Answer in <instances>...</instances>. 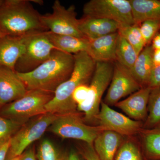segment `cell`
I'll return each mask as SVG.
<instances>
[{
  "label": "cell",
  "mask_w": 160,
  "mask_h": 160,
  "mask_svg": "<svg viewBox=\"0 0 160 160\" xmlns=\"http://www.w3.org/2000/svg\"><path fill=\"white\" fill-rule=\"evenodd\" d=\"M74 66L73 54L54 49L48 59L27 73H18L27 90H41L54 94L58 87L68 79Z\"/></svg>",
  "instance_id": "6da1fadb"
},
{
  "label": "cell",
  "mask_w": 160,
  "mask_h": 160,
  "mask_svg": "<svg viewBox=\"0 0 160 160\" xmlns=\"http://www.w3.org/2000/svg\"><path fill=\"white\" fill-rule=\"evenodd\" d=\"M41 16L27 0H5L0 6V32L23 37L48 31Z\"/></svg>",
  "instance_id": "7a4b0ae2"
},
{
  "label": "cell",
  "mask_w": 160,
  "mask_h": 160,
  "mask_svg": "<svg viewBox=\"0 0 160 160\" xmlns=\"http://www.w3.org/2000/svg\"><path fill=\"white\" fill-rule=\"evenodd\" d=\"M74 66L70 77L61 84L46 105V112L62 115L77 112V105L72 95L78 86L86 84L93 75L96 62L86 52L73 54Z\"/></svg>",
  "instance_id": "3957f363"
},
{
  "label": "cell",
  "mask_w": 160,
  "mask_h": 160,
  "mask_svg": "<svg viewBox=\"0 0 160 160\" xmlns=\"http://www.w3.org/2000/svg\"><path fill=\"white\" fill-rule=\"evenodd\" d=\"M53 95L42 90H28L23 97L1 108L0 116L24 125L29 119L47 112L45 107Z\"/></svg>",
  "instance_id": "277c9868"
},
{
  "label": "cell",
  "mask_w": 160,
  "mask_h": 160,
  "mask_svg": "<svg viewBox=\"0 0 160 160\" xmlns=\"http://www.w3.org/2000/svg\"><path fill=\"white\" fill-rule=\"evenodd\" d=\"M114 62H96L95 68L89 85L88 97L77 109L84 113V122H96L103 94L111 82Z\"/></svg>",
  "instance_id": "5b68a950"
},
{
  "label": "cell",
  "mask_w": 160,
  "mask_h": 160,
  "mask_svg": "<svg viewBox=\"0 0 160 160\" xmlns=\"http://www.w3.org/2000/svg\"><path fill=\"white\" fill-rule=\"evenodd\" d=\"M46 32L26 36L24 52L15 66L17 72L24 73L32 71L48 59L56 49Z\"/></svg>",
  "instance_id": "8992f818"
},
{
  "label": "cell",
  "mask_w": 160,
  "mask_h": 160,
  "mask_svg": "<svg viewBox=\"0 0 160 160\" xmlns=\"http://www.w3.org/2000/svg\"><path fill=\"white\" fill-rule=\"evenodd\" d=\"M49 128L63 138L79 140L89 144H93L96 138L105 130L99 126L85 124L77 112L58 115Z\"/></svg>",
  "instance_id": "52a82bcc"
},
{
  "label": "cell",
  "mask_w": 160,
  "mask_h": 160,
  "mask_svg": "<svg viewBox=\"0 0 160 160\" xmlns=\"http://www.w3.org/2000/svg\"><path fill=\"white\" fill-rule=\"evenodd\" d=\"M83 11L84 17L112 20L121 26L134 24L129 0H91L84 5Z\"/></svg>",
  "instance_id": "ba28073f"
},
{
  "label": "cell",
  "mask_w": 160,
  "mask_h": 160,
  "mask_svg": "<svg viewBox=\"0 0 160 160\" xmlns=\"http://www.w3.org/2000/svg\"><path fill=\"white\" fill-rule=\"evenodd\" d=\"M58 116L46 112L25 123L12 137L7 155L13 157L20 156L27 147L42 137Z\"/></svg>",
  "instance_id": "9c48e42d"
},
{
  "label": "cell",
  "mask_w": 160,
  "mask_h": 160,
  "mask_svg": "<svg viewBox=\"0 0 160 160\" xmlns=\"http://www.w3.org/2000/svg\"><path fill=\"white\" fill-rule=\"evenodd\" d=\"M52 9V13L41 16L42 23L48 31L56 34L85 38L79 29L74 5L66 8L59 1L56 0Z\"/></svg>",
  "instance_id": "30bf717a"
},
{
  "label": "cell",
  "mask_w": 160,
  "mask_h": 160,
  "mask_svg": "<svg viewBox=\"0 0 160 160\" xmlns=\"http://www.w3.org/2000/svg\"><path fill=\"white\" fill-rule=\"evenodd\" d=\"M104 102L115 106L122 98L141 89V86L132 74L130 69L118 61L113 62V71Z\"/></svg>",
  "instance_id": "8fae6325"
},
{
  "label": "cell",
  "mask_w": 160,
  "mask_h": 160,
  "mask_svg": "<svg viewBox=\"0 0 160 160\" xmlns=\"http://www.w3.org/2000/svg\"><path fill=\"white\" fill-rule=\"evenodd\" d=\"M96 122L104 130L115 132L122 136H132L140 133L143 129V123L132 119L111 109L102 102Z\"/></svg>",
  "instance_id": "7c38bea8"
},
{
  "label": "cell",
  "mask_w": 160,
  "mask_h": 160,
  "mask_svg": "<svg viewBox=\"0 0 160 160\" xmlns=\"http://www.w3.org/2000/svg\"><path fill=\"white\" fill-rule=\"evenodd\" d=\"M27 91L15 70L0 66V109L23 97Z\"/></svg>",
  "instance_id": "4fadbf2b"
},
{
  "label": "cell",
  "mask_w": 160,
  "mask_h": 160,
  "mask_svg": "<svg viewBox=\"0 0 160 160\" xmlns=\"http://www.w3.org/2000/svg\"><path fill=\"white\" fill-rule=\"evenodd\" d=\"M151 90L149 87L141 88L115 106L132 119L145 122L148 115V103Z\"/></svg>",
  "instance_id": "5bb4252c"
},
{
  "label": "cell",
  "mask_w": 160,
  "mask_h": 160,
  "mask_svg": "<svg viewBox=\"0 0 160 160\" xmlns=\"http://www.w3.org/2000/svg\"><path fill=\"white\" fill-rule=\"evenodd\" d=\"M120 26L119 23L107 19L83 17L79 20L80 32L89 40L118 32Z\"/></svg>",
  "instance_id": "9a60e30c"
},
{
  "label": "cell",
  "mask_w": 160,
  "mask_h": 160,
  "mask_svg": "<svg viewBox=\"0 0 160 160\" xmlns=\"http://www.w3.org/2000/svg\"><path fill=\"white\" fill-rule=\"evenodd\" d=\"M118 32L89 40L88 54L96 62H114L116 61V49Z\"/></svg>",
  "instance_id": "2e32d148"
},
{
  "label": "cell",
  "mask_w": 160,
  "mask_h": 160,
  "mask_svg": "<svg viewBox=\"0 0 160 160\" xmlns=\"http://www.w3.org/2000/svg\"><path fill=\"white\" fill-rule=\"evenodd\" d=\"M26 37L5 35L0 38V66L15 70L25 49Z\"/></svg>",
  "instance_id": "e0dca14e"
},
{
  "label": "cell",
  "mask_w": 160,
  "mask_h": 160,
  "mask_svg": "<svg viewBox=\"0 0 160 160\" xmlns=\"http://www.w3.org/2000/svg\"><path fill=\"white\" fill-rule=\"evenodd\" d=\"M123 142L122 135L111 130H103L95 139L93 148L100 160H114Z\"/></svg>",
  "instance_id": "ac0fdd59"
},
{
  "label": "cell",
  "mask_w": 160,
  "mask_h": 160,
  "mask_svg": "<svg viewBox=\"0 0 160 160\" xmlns=\"http://www.w3.org/2000/svg\"><path fill=\"white\" fill-rule=\"evenodd\" d=\"M153 50L151 45L146 46L138 55L134 65L130 69L133 77L142 88L149 87L152 71L153 68Z\"/></svg>",
  "instance_id": "d6986e66"
},
{
  "label": "cell",
  "mask_w": 160,
  "mask_h": 160,
  "mask_svg": "<svg viewBox=\"0 0 160 160\" xmlns=\"http://www.w3.org/2000/svg\"><path fill=\"white\" fill-rule=\"evenodd\" d=\"M46 34L55 49L63 52L75 54L81 52H87L89 49V40L87 38L56 34L49 31Z\"/></svg>",
  "instance_id": "ffe728a7"
},
{
  "label": "cell",
  "mask_w": 160,
  "mask_h": 160,
  "mask_svg": "<svg viewBox=\"0 0 160 160\" xmlns=\"http://www.w3.org/2000/svg\"><path fill=\"white\" fill-rule=\"evenodd\" d=\"M134 24L140 25L144 21L160 20V1L129 0Z\"/></svg>",
  "instance_id": "44dd1931"
},
{
  "label": "cell",
  "mask_w": 160,
  "mask_h": 160,
  "mask_svg": "<svg viewBox=\"0 0 160 160\" xmlns=\"http://www.w3.org/2000/svg\"><path fill=\"white\" fill-rule=\"evenodd\" d=\"M143 150L147 157L160 159V128L142 129L140 132Z\"/></svg>",
  "instance_id": "7402d4cb"
},
{
  "label": "cell",
  "mask_w": 160,
  "mask_h": 160,
  "mask_svg": "<svg viewBox=\"0 0 160 160\" xmlns=\"http://www.w3.org/2000/svg\"><path fill=\"white\" fill-rule=\"evenodd\" d=\"M160 128V88L152 89L148 106V115L143 129Z\"/></svg>",
  "instance_id": "603a6c76"
},
{
  "label": "cell",
  "mask_w": 160,
  "mask_h": 160,
  "mask_svg": "<svg viewBox=\"0 0 160 160\" xmlns=\"http://www.w3.org/2000/svg\"><path fill=\"white\" fill-rule=\"evenodd\" d=\"M138 55L133 47L119 34L116 49V61L128 69H131Z\"/></svg>",
  "instance_id": "cb8c5ba5"
},
{
  "label": "cell",
  "mask_w": 160,
  "mask_h": 160,
  "mask_svg": "<svg viewBox=\"0 0 160 160\" xmlns=\"http://www.w3.org/2000/svg\"><path fill=\"white\" fill-rule=\"evenodd\" d=\"M118 32L133 47L138 55L146 47V43L140 31V25L133 24L121 26Z\"/></svg>",
  "instance_id": "d4e9b609"
},
{
  "label": "cell",
  "mask_w": 160,
  "mask_h": 160,
  "mask_svg": "<svg viewBox=\"0 0 160 160\" xmlns=\"http://www.w3.org/2000/svg\"><path fill=\"white\" fill-rule=\"evenodd\" d=\"M67 153L61 152L49 140L45 139L38 148L37 160H66Z\"/></svg>",
  "instance_id": "484cf974"
},
{
  "label": "cell",
  "mask_w": 160,
  "mask_h": 160,
  "mask_svg": "<svg viewBox=\"0 0 160 160\" xmlns=\"http://www.w3.org/2000/svg\"><path fill=\"white\" fill-rule=\"evenodd\" d=\"M114 160H143L138 145L130 141L123 142L115 157Z\"/></svg>",
  "instance_id": "4316f807"
},
{
  "label": "cell",
  "mask_w": 160,
  "mask_h": 160,
  "mask_svg": "<svg viewBox=\"0 0 160 160\" xmlns=\"http://www.w3.org/2000/svg\"><path fill=\"white\" fill-rule=\"evenodd\" d=\"M141 33L146 46L150 45L152 39L160 31V20H149L144 21L140 25Z\"/></svg>",
  "instance_id": "83f0119b"
},
{
  "label": "cell",
  "mask_w": 160,
  "mask_h": 160,
  "mask_svg": "<svg viewBox=\"0 0 160 160\" xmlns=\"http://www.w3.org/2000/svg\"><path fill=\"white\" fill-rule=\"evenodd\" d=\"M23 125L14 120L0 116V142L11 138Z\"/></svg>",
  "instance_id": "f1b7e54d"
},
{
  "label": "cell",
  "mask_w": 160,
  "mask_h": 160,
  "mask_svg": "<svg viewBox=\"0 0 160 160\" xmlns=\"http://www.w3.org/2000/svg\"><path fill=\"white\" fill-rule=\"evenodd\" d=\"M89 90V86L87 84L80 85L75 89L72 93V98L77 106L82 103L86 100Z\"/></svg>",
  "instance_id": "f546056e"
},
{
  "label": "cell",
  "mask_w": 160,
  "mask_h": 160,
  "mask_svg": "<svg viewBox=\"0 0 160 160\" xmlns=\"http://www.w3.org/2000/svg\"><path fill=\"white\" fill-rule=\"evenodd\" d=\"M149 87L151 89L160 88V65L153 67L152 71Z\"/></svg>",
  "instance_id": "4dcf8cb0"
},
{
  "label": "cell",
  "mask_w": 160,
  "mask_h": 160,
  "mask_svg": "<svg viewBox=\"0 0 160 160\" xmlns=\"http://www.w3.org/2000/svg\"><path fill=\"white\" fill-rule=\"evenodd\" d=\"M82 155L85 160H100L95 151L93 144H86L83 148Z\"/></svg>",
  "instance_id": "1f68e13d"
},
{
  "label": "cell",
  "mask_w": 160,
  "mask_h": 160,
  "mask_svg": "<svg viewBox=\"0 0 160 160\" xmlns=\"http://www.w3.org/2000/svg\"><path fill=\"white\" fill-rule=\"evenodd\" d=\"M11 138L0 142V160H6L10 148Z\"/></svg>",
  "instance_id": "d6a6232c"
},
{
  "label": "cell",
  "mask_w": 160,
  "mask_h": 160,
  "mask_svg": "<svg viewBox=\"0 0 160 160\" xmlns=\"http://www.w3.org/2000/svg\"><path fill=\"white\" fill-rule=\"evenodd\" d=\"M18 160H37V159L33 149L30 148L19 156Z\"/></svg>",
  "instance_id": "836d02e7"
},
{
  "label": "cell",
  "mask_w": 160,
  "mask_h": 160,
  "mask_svg": "<svg viewBox=\"0 0 160 160\" xmlns=\"http://www.w3.org/2000/svg\"><path fill=\"white\" fill-rule=\"evenodd\" d=\"M153 67L160 65V49H154L152 54Z\"/></svg>",
  "instance_id": "e575fe53"
},
{
  "label": "cell",
  "mask_w": 160,
  "mask_h": 160,
  "mask_svg": "<svg viewBox=\"0 0 160 160\" xmlns=\"http://www.w3.org/2000/svg\"><path fill=\"white\" fill-rule=\"evenodd\" d=\"M66 160H82L80 155L75 150H71L67 153Z\"/></svg>",
  "instance_id": "d590c367"
},
{
  "label": "cell",
  "mask_w": 160,
  "mask_h": 160,
  "mask_svg": "<svg viewBox=\"0 0 160 160\" xmlns=\"http://www.w3.org/2000/svg\"><path fill=\"white\" fill-rule=\"evenodd\" d=\"M151 43V46L153 49H160V32L155 36Z\"/></svg>",
  "instance_id": "8d00e7d4"
},
{
  "label": "cell",
  "mask_w": 160,
  "mask_h": 160,
  "mask_svg": "<svg viewBox=\"0 0 160 160\" xmlns=\"http://www.w3.org/2000/svg\"><path fill=\"white\" fill-rule=\"evenodd\" d=\"M19 157H13L7 155V157H6V160H18Z\"/></svg>",
  "instance_id": "74e56055"
},
{
  "label": "cell",
  "mask_w": 160,
  "mask_h": 160,
  "mask_svg": "<svg viewBox=\"0 0 160 160\" xmlns=\"http://www.w3.org/2000/svg\"><path fill=\"white\" fill-rule=\"evenodd\" d=\"M4 36H5V35L3 34L2 33L0 32V38Z\"/></svg>",
  "instance_id": "f35d334b"
},
{
  "label": "cell",
  "mask_w": 160,
  "mask_h": 160,
  "mask_svg": "<svg viewBox=\"0 0 160 160\" xmlns=\"http://www.w3.org/2000/svg\"><path fill=\"white\" fill-rule=\"evenodd\" d=\"M3 1H4L3 0H0V6H1V5H2V4Z\"/></svg>",
  "instance_id": "ab89813d"
}]
</instances>
